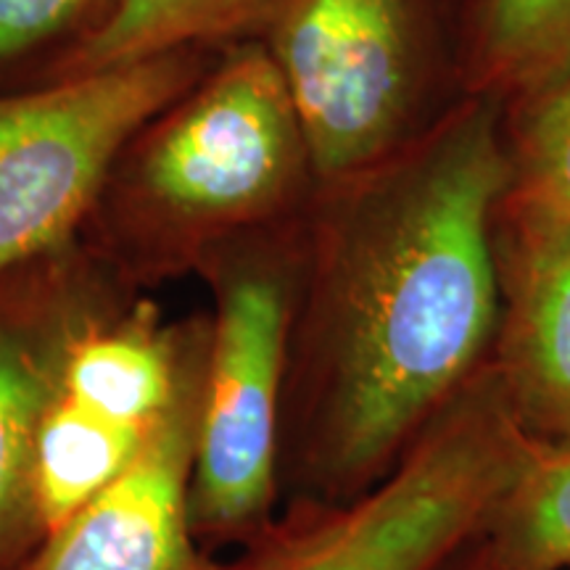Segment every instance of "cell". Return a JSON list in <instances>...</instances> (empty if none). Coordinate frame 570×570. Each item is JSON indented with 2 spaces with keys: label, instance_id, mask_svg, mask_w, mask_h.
Wrapping results in <instances>:
<instances>
[{
  "label": "cell",
  "instance_id": "obj_16",
  "mask_svg": "<svg viewBox=\"0 0 570 570\" xmlns=\"http://www.w3.org/2000/svg\"><path fill=\"white\" fill-rule=\"evenodd\" d=\"M433 570H497V566L491 562L489 552L483 550V544L479 541V533H475L473 539L465 541L446 560H441Z\"/></svg>",
  "mask_w": 570,
  "mask_h": 570
},
{
  "label": "cell",
  "instance_id": "obj_7",
  "mask_svg": "<svg viewBox=\"0 0 570 570\" xmlns=\"http://www.w3.org/2000/svg\"><path fill=\"white\" fill-rule=\"evenodd\" d=\"M109 273L80 238L0 273V570H21L42 541L40 423L71 333Z\"/></svg>",
  "mask_w": 570,
  "mask_h": 570
},
{
  "label": "cell",
  "instance_id": "obj_12",
  "mask_svg": "<svg viewBox=\"0 0 570 570\" xmlns=\"http://www.w3.org/2000/svg\"><path fill=\"white\" fill-rule=\"evenodd\" d=\"M154 431L98 415L53 389L35 449V502L42 539L111 487Z\"/></svg>",
  "mask_w": 570,
  "mask_h": 570
},
{
  "label": "cell",
  "instance_id": "obj_3",
  "mask_svg": "<svg viewBox=\"0 0 570 570\" xmlns=\"http://www.w3.org/2000/svg\"><path fill=\"white\" fill-rule=\"evenodd\" d=\"M302 214L235 235L196 269L212 309L188 512L209 554L240 550L281 515L277 462Z\"/></svg>",
  "mask_w": 570,
  "mask_h": 570
},
{
  "label": "cell",
  "instance_id": "obj_15",
  "mask_svg": "<svg viewBox=\"0 0 570 570\" xmlns=\"http://www.w3.org/2000/svg\"><path fill=\"white\" fill-rule=\"evenodd\" d=\"M512 194L570 219V69L504 109Z\"/></svg>",
  "mask_w": 570,
  "mask_h": 570
},
{
  "label": "cell",
  "instance_id": "obj_4",
  "mask_svg": "<svg viewBox=\"0 0 570 570\" xmlns=\"http://www.w3.org/2000/svg\"><path fill=\"white\" fill-rule=\"evenodd\" d=\"M259 42L320 185L396 154L444 111L428 106L441 77L454 82L436 0H277Z\"/></svg>",
  "mask_w": 570,
  "mask_h": 570
},
{
  "label": "cell",
  "instance_id": "obj_10",
  "mask_svg": "<svg viewBox=\"0 0 570 570\" xmlns=\"http://www.w3.org/2000/svg\"><path fill=\"white\" fill-rule=\"evenodd\" d=\"M460 96L523 101L570 69V0H436Z\"/></svg>",
  "mask_w": 570,
  "mask_h": 570
},
{
  "label": "cell",
  "instance_id": "obj_2",
  "mask_svg": "<svg viewBox=\"0 0 570 570\" xmlns=\"http://www.w3.org/2000/svg\"><path fill=\"white\" fill-rule=\"evenodd\" d=\"M317 188L302 122L265 46L235 42L132 135L80 240L151 291L196 275L235 235L296 219Z\"/></svg>",
  "mask_w": 570,
  "mask_h": 570
},
{
  "label": "cell",
  "instance_id": "obj_9",
  "mask_svg": "<svg viewBox=\"0 0 570 570\" xmlns=\"http://www.w3.org/2000/svg\"><path fill=\"white\" fill-rule=\"evenodd\" d=\"M206 352L185 373L167 415L111 487L40 541L21 570H219L190 529Z\"/></svg>",
  "mask_w": 570,
  "mask_h": 570
},
{
  "label": "cell",
  "instance_id": "obj_14",
  "mask_svg": "<svg viewBox=\"0 0 570 570\" xmlns=\"http://www.w3.org/2000/svg\"><path fill=\"white\" fill-rule=\"evenodd\" d=\"M119 0H0V92L51 82Z\"/></svg>",
  "mask_w": 570,
  "mask_h": 570
},
{
  "label": "cell",
  "instance_id": "obj_1",
  "mask_svg": "<svg viewBox=\"0 0 570 570\" xmlns=\"http://www.w3.org/2000/svg\"><path fill=\"white\" fill-rule=\"evenodd\" d=\"M510 183L504 106L460 96L298 219L281 510L375 489L487 367L491 219Z\"/></svg>",
  "mask_w": 570,
  "mask_h": 570
},
{
  "label": "cell",
  "instance_id": "obj_13",
  "mask_svg": "<svg viewBox=\"0 0 570 570\" xmlns=\"http://www.w3.org/2000/svg\"><path fill=\"white\" fill-rule=\"evenodd\" d=\"M479 541L497 570H570V444L529 441Z\"/></svg>",
  "mask_w": 570,
  "mask_h": 570
},
{
  "label": "cell",
  "instance_id": "obj_6",
  "mask_svg": "<svg viewBox=\"0 0 570 570\" xmlns=\"http://www.w3.org/2000/svg\"><path fill=\"white\" fill-rule=\"evenodd\" d=\"M225 48H183L0 92V273L80 238L135 132Z\"/></svg>",
  "mask_w": 570,
  "mask_h": 570
},
{
  "label": "cell",
  "instance_id": "obj_11",
  "mask_svg": "<svg viewBox=\"0 0 570 570\" xmlns=\"http://www.w3.org/2000/svg\"><path fill=\"white\" fill-rule=\"evenodd\" d=\"M275 6L277 0H119L56 80L183 48H230L259 40Z\"/></svg>",
  "mask_w": 570,
  "mask_h": 570
},
{
  "label": "cell",
  "instance_id": "obj_8",
  "mask_svg": "<svg viewBox=\"0 0 570 570\" xmlns=\"http://www.w3.org/2000/svg\"><path fill=\"white\" fill-rule=\"evenodd\" d=\"M491 252L499 296L491 375L525 439L570 444V219L504 188Z\"/></svg>",
  "mask_w": 570,
  "mask_h": 570
},
{
  "label": "cell",
  "instance_id": "obj_5",
  "mask_svg": "<svg viewBox=\"0 0 570 570\" xmlns=\"http://www.w3.org/2000/svg\"><path fill=\"white\" fill-rule=\"evenodd\" d=\"M515 462L502 423L460 402L367 494L288 504L219 570H433L481 531Z\"/></svg>",
  "mask_w": 570,
  "mask_h": 570
}]
</instances>
